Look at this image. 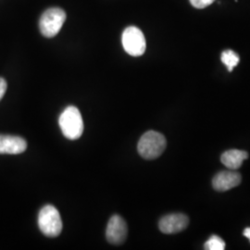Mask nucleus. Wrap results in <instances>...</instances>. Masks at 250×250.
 Instances as JSON below:
<instances>
[{
    "label": "nucleus",
    "instance_id": "1",
    "mask_svg": "<svg viewBox=\"0 0 250 250\" xmlns=\"http://www.w3.org/2000/svg\"><path fill=\"white\" fill-rule=\"evenodd\" d=\"M167 146L163 134L155 131H148L140 138L137 149L145 160H155L161 156Z\"/></svg>",
    "mask_w": 250,
    "mask_h": 250
},
{
    "label": "nucleus",
    "instance_id": "2",
    "mask_svg": "<svg viewBox=\"0 0 250 250\" xmlns=\"http://www.w3.org/2000/svg\"><path fill=\"white\" fill-rule=\"evenodd\" d=\"M59 124L64 136L70 140L79 139L83 132V118L76 107H66L60 117Z\"/></svg>",
    "mask_w": 250,
    "mask_h": 250
},
{
    "label": "nucleus",
    "instance_id": "3",
    "mask_svg": "<svg viewBox=\"0 0 250 250\" xmlns=\"http://www.w3.org/2000/svg\"><path fill=\"white\" fill-rule=\"evenodd\" d=\"M38 226L45 236H59L62 231V221L59 210L51 205L42 208L38 215Z\"/></svg>",
    "mask_w": 250,
    "mask_h": 250
},
{
    "label": "nucleus",
    "instance_id": "4",
    "mask_svg": "<svg viewBox=\"0 0 250 250\" xmlns=\"http://www.w3.org/2000/svg\"><path fill=\"white\" fill-rule=\"evenodd\" d=\"M66 21V13L62 9L51 8L46 9L39 21V29L43 36L52 38L61 31Z\"/></svg>",
    "mask_w": 250,
    "mask_h": 250
},
{
    "label": "nucleus",
    "instance_id": "5",
    "mask_svg": "<svg viewBox=\"0 0 250 250\" xmlns=\"http://www.w3.org/2000/svg\"><path fill=\"white\" fill-rule=\"evenodd\" d=\"M122 43L125 51L133 57L142 56L146 48V38L142 31L135 26L125 29L122 36Z\"/></svg>",
    "mask_w": 250,
    "mask_h": 250
},
{
    "label": "nucleus",
    "instance_id": "6",
    "mask_svg": "<svg viewBox=\"0 0 250 250\" xmlns=\"http://www.w3.org/2000/svg\"><path fill=\"white\" fill-rule=\"evenodd\" d=\"M127 233L128 228L125 220L119 215H113L107 224L106 230L107 241L116 246L122 245L126 240Z\"/></svg>",
    "mask_w": 250,
    "mask_h": 250
},
{
    "label": "nucleus",
    "instance_id": "7",
    "mask_svg": "<svg viewBox=\"0 0 250 250\" xmlns=\"http://www.w3.org/2000/svg\"><path fill=\"white\" fill-rule=\"evenodd\" d=\"M189 224L188 216L182 213H173L162 217L159 223L161 232L166 234H172L184 231Z\"/></svg>",
    "mask_w": 250,
    "mask_h": 250
},
{
    "label": "nucleus",
    "instance_id": "8",
    "mask_svg": "<svg viewBox=\"0 0 250 250\" xmlns=\"http://www.w3.org/2000/svg\"><path fill=\"white\" fill-rule=\"evenodd\" d=\"M241 181L240 173L233 170H225L215 176L212 180V186L216 191L225 192L239 186Z\"/></svg>",
    "mask_w": 250,
    "mask_h": 250
},
{
    "label": "nucleus",
    "instance_id": "9",
    "mask_svg": "<svg viewBox=\"0 0 250 250\" xmlns=\"http://www.w3.org/2000/svg\"><path fill=\"white\" fill-rule=\"evenodd\" d=\"M27 142L20 136L0 134V154L17 155L25 151Z\"/></svg>",
    "mask_w": 250,
    "mask_h": 250
},
{
    "label": "nucleus",
    "instance_id": "10",
    "mask_svg": "<svg viewBox=\"0 0 250 250\" xmlns=\"http://www.w3.org/2000/svg\"><path fill=\"white\" fill-rule=\"evenodd\" d=\"M249 158L248 152L238 150V149H231L224 152L222 155L221 161L228 169L235 170L239 169L243 164L244 161Z\"/></svg>",
    "mask_w": 250,
    "mask_h": 250
},
{
    "label": "nucleus",
    "instance_id": "11",
    "mask_svg": "<svg viewBox=\"0 0 250 250\" xmlns=\"http://www.w3.org/2000/svg\"><path fill=\"white\" fill-rule=\"evenodd\" d=\"M222 62L227 67L228 71L231 72L234 67L239 63V56L232 50H225L222 54Z\"/></svg>",
    "mask_w": 250,
    "mask_h": 250
},
{
    "label": "nucleus",
    "instance_id": "12",
    "mask_svg": "<svg viewBox=\"0 0 250 250\" xmlns=\"http://www.w3.org/2000/svg\"><path fill=\"white\" fill-rule=\"evenodd\" d=\"M224 249L225 243L221 237L217 235H212L205 243V250H224Z\"/></svg>",
    "mask_w": 250,
    "mask_h": 250
},
{
    "label": "nucleus",
    "instance_id": "13",
    "mask_svg": "<svg viewBox=\"0 0 250 250\" xmlns=\"http://www.w3.org/2000/svg\"><path fill=\"white\" fill-rule=\"evenodd\" d=\"M215 0H190V3L196 9H204L211 5Z\"/></svg>",
    "mask_w": 250,
    "mask_h": 250
},
{
    "label": "nucleus",
    "instance_id": "14",
    "mask_svg": "<svg viewBox=\"0 0 250 250\" xmlns=\"http://www.w3.org/2000/svg\"><path fill=\"white\" fill-rule=\"evenodd\" d=\"M7 87H8L7 82H6L5 79L0 77V100L4 97V95H5L6 91H7Z\"/></svg>",
    "mask_w": 250,
    "mask_h": 250
},
{
    "label": "nucleus",
    "instance_id": "15",
    "mask_svg": "<svg viewBox=\"0 0 250 250\" xmlns=\"http://www.w3.org/2000/svg\"><path fill=\"white\" fill-rule=\"evenodd\" d=\"M244 235H245L247 238H249V240L250 241V227L245 229V231H244Z\"/></svg>",
    "mask_w": 250,
    "mask_h": 250
}]
</instances>
